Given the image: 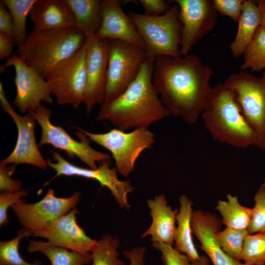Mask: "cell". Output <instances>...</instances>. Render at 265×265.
Here are the masks:
<instances>
[{"instance_id": "6da1fadb", "label": "cell", "mask_w": 265, "mask_h": 265, "mask_svg": "<svg viewBox=\"0 0 265 265\" xmlns=\"http://www.w3.org/2000/svg\"><path fill=\"white\" fill-rule=\"evenodd\" d=\"M213 73L194 53L158 56L154 60L152 80L170 115L193 124L201 117Z\"/></svg>"}, {"instance_id": "7a4b0ae2", "label": "cell", "mask_w": 265, "mask_h": 265, "mask_svg": "<svg viewBox=\"0 0 265 265\" xmlns=\"http://www.w3.org/2000/svg\"><path fill=\"white\" fill-rule=\"evenodd\" d=\"M155 58L148 55L136 78L119 96L101 104L98 121H107L126 131L152 124L170 116L153 82Z\"/></svg>"}, {"instance_id": "3957f363", "label": "cell", "mask_w": 265, "mask_h": 265, "mask_svg": "<svg viewBox=\"0 0 265 265\" xmlns=\"http://www.w3.org/2000/svg\"><path fill=\"white\" fill-rule=\"evenodd\" d=\"M201 117L215 141L238 148L257 146L256 135L242 114L235 93L223 83L212 87Z\"/></svg>"}, {"instance_id": "277c9868", "label": "cell", "mask_w": 265, "mask_h": 265, "mask_svg": "<svg viewBox=\"0 0 265 265\" xmlns=\"http://www.w3.org/2000/svg\"><path fill=\"white\" fill-rule=\"evenodd\" d=\"M84 35L76 27L46 31L32 30L17 46V56L45 79L59 64L78 52Z\"/></svg>"}, {"instance_id": "5b68a950", "label": "cell", "mask_w": 265, "mask_h": 265, "mask_svg": "<svg viewBox=\"0 0 265 265\" xmlns=\"http://www.w3.org/2000/svg\"><path fill=\"white\" fill-rule=\"evenodd\" d=\"M128 14L144 43L148 56L155 58L158 56H181L182 25L176 3L161 16H150L132 11Z\"/></svg>"}, {"instance_id": "8992f818", "label": "cell", "mask_w": 265, "mask_h": 265, "mask_svg": "<svg viewBox=\"0 0 265 265\" xmlns=\"http://www.w3.org/2000/svg\"><path fill=\"white\" fill-rule=\"evenodd\" d=\"M90 140L107 149L111 154L118 172L125 177L133 171L136 160L145 150L152 147L155 136L148 127L126 132L113 128L105 133H92L81 128Z\"/></svg>"}, {"instance_id": "52a82bcc", "label": "cell", "mask_w": 265, "mask_h": 265, "mask_svg": "<svg viewBox=\"0 0 265 265\" xmlns=\"http://www.w3.org/2000/svg\"><path fill=\"white\" fill-rule=\"evenodd\" d=\"M236 94L241 112L255 133L257 146L265 151V70L261 77L240 71L223 83Z\"/></svg>"}, {"instance_id": "ba28073f", "label": "cell", "mask_w": 265, "mask_h": 265, "mask_svg": "<svg viewBox=\"0 0 265 265\" xmlns=\"http://www.w3.org/2000/svg\"><path fill=\"white\" fill-rule=\"evenodd\" d=\"M31 113L42 131L38 144L39 148L44 145H50L55 149L64 151L71 158L77 157L91 169L98 168L97 163L111 161L110 155L93 149L90 145L91 141L81 131L78 130L75 133L80 139L78 141L61 127L52 124L50 120L52 111L44 105L41 104Z\"/></svg>"}, {"instance_id": "9c48e42d", "label": "cell", "mask_w": 265, "mask_h": 265, "mask_svg": "<svg viewBox=\"0 0 265 265\" xmlns=\"http://www.w3.org/2000/svg\"><path fill=\"white\" fill-rule=\"evenodd\" d=\"M147 57L144 48L122 41L110 39L103 103L115 99L128 87L137 77Z\"/></svg>"}, {"instance_id": "30bf717a", "label": "cell", "mask_w": 265, "mask_h": 265, "mask_svg": "<svg viewBox=\"0 0 265 265\" xmlns=\"http://www.w3.org/2000/svg\"><path fill=\"white\" fill-rule=\"evenodd\" d=\"M86 44L57 66L46 77L52 95L61 105L77 109L83 103L86 87Z\"/></svg>"}, {"instance_id": "8fae6325", "label": "cell", "mask_w": 265, "mask_h": 265, "mask_svg": "<svg viewBox=\"0 0 265 265\" xmlns=\"http://www.w3.org/2000/svg\"><path fill=\"white\" fill-rule=\"evenodd\" d=\"M80 196L75 192L68 197L56 196L54 191L49 189L44 197L34 203L24 200L11 208L19 223L31 232L42 229L76 207Z\"/></svg>"}, {"instance_id": "7c38bea8", "label": "cell", "mask_w": 265, "mask_h": 265, "mask_svg": "<svg viewBox=\"0 0 265 265\" xmlns=\"http://www.w3.org/2000/svg\"><path fill=\"white\" fill-rule=\"evenodd\" d=\"M52 157L55 162L49 159L47 160L48 166L56 172L51 181L60 176H79L96 180L101 187L105 186L110 190L120 208L130 209L128 195L133 191L134 187L130 181H121L118 179L116 168L110 167L111 161L102 162L97 168L91 169L72 164L57 151L53 152Z\"/></svg>"}, {"instance_id": "4fadbf2b", "label": "cell", "mask_w": 265, "mask_h": 265, "mask_svg": "<svg viewBox=\"0 0 265 265\" xmlns=\"http://www.w3.org/2000/svg\"><path fill=\"white\" fill-rule=\"evenodd\" d=\"M0 101L2 110L15 123L18 136L15 147L11 153L0 160V163L28 164L45 170L48 164L39 150L35 137L36 121L31 112L22 116L17 113L9 103L0 82Z\"/></svg>"}, {"instance_id": "5bb4252c", "label": "cell", "mask_w": 265, "mask_h": 265, "mask_svg": "<svg viewBox=\"0 0 265 265\" xmlns=\"http://www.w3.org/2000/svg\"><path fill=\"white\" fill-rule=\"evenodd\" d=\"M9 67H13L15 72L16 95L13 104L21 112L34 111L41 106L42 102L48 104L53 103L52 94L46 79L16 54L6 60L0 70H5Z\"/></svg>"}, {"instance_id": "9a60e30c", "label": "cell", "mask_w": 265, "mask_h": 265, "mask_svg": "<svg viewBox=\"0 0 265 265\" xmlns=\"http://www.w3.org/2000/svg\"><path fill=\"white\" fill-rule=\"evenodd\" d=\"M182 25L181 55L192 48L213 28L218 13L212 0H176Z\"/></svg>"}, {"instance_id": "2e32d148", "label": "cell", "mask_w": 265, "mask_h": 265, "mask_svg": "<svg viewBox=\"0 0 265 265\" xmlns=\"http://www.w3.org/2000/svg\"><path fill=\"white\" fill-rule=\"evenodd\" d=\"M86 87L83 104L89 114L104 102L110 50V39L95 35L85 37Z\"/></svg>"}, {"instance_id": "e0dca14e", "label": "cell", "mask_w": 265, "mask_h": 265, "mask_svg": "<svg viewBox=\"0 0 265 265\" xmlns=\"http://www.w3.org/2000/svg\"><path fill=\"white\" fill-rule=\"evenodd\" d=\"M78 213L75 207L46 227L32 232L31 236L46 238L52 245L89 254L96 247L98 240L88 237L79 225L77 222Z\"/></svg>"}, {"instance_id": "ac0fdd59", "label": "cell", "mask_w": 265, "mask_h": 265, "mask_svg": "<svg viewBox=\"0 0 265 265\" xmlns=\"http://www.w3.org/2000/svg\"><path fill=\"white\" fill-rule=\"evenodd\" d=\"M101 18L96 36L122 41L145 49L141 36L128 14L123 10L120 0H102Z\"/></svg>"}, {"instance_id": "d6986e66", "label": "cell", "mask_w": 265, "mask_h": 265, "mask_svg": "<svg viewBox=\"0 0 265 265\" xmlns=\"http://www.w3.org/2000/svg\"><path fill=\"white\" fill-rule=\"evenodd\" d=\"M222 221L214 214L201 210L193 211L191 225L193 233L200 243L199 246L213 265H245L226 254L219 245L216 234Z\"/></svg>"}, {"instance_id": "ffe728a7", "label": "cell", "mask_w": 265, "mask_h": 265, "mask_svg": "<svg viewBox=\"0 0 265 265\" xmlns=\"http://www.w3.org/2000/svg\"><path fill=\"white\" fill-rule=\"evenodd\" d=\"M30 18L33 30L46 31L75 27V19L65 0H37Z\"/></svg>"}, {"instance_id": "44dd1931", "label": "cell", "mask_w": 265, "mask_h": 265, "mask_svg": "<svg viewBox=\"0 0 265 265\" xmlns=\"http://www.w3.org/2000/svg\"><path fill=\"white\" fill-rule=\"evenodd\" d=\"M147 205L150 210L152 222L141 237L150 236L153 243L163 242L173 245L178 210H173L168 205L163 194L155 196L154 199H148Z\"/></svg>"}, {"instance_id": "7402d4cb", "label": "cell", "mask_w": 265, "mask_h": 265, "mask_svg": "<svg viewBox=\"0 0 265 265\" xmlns=\"http://www.w3.org/2000/svg\"><path fill=\"white\" fill-rule=\"evenodd\" d=\"M235 38L230 46L232 55L242 56L261 26V15L257 4L251 0H244L242 11L238 22Z\"/></svg>"}, {"instance_id": "603a6c76", "label": "cell", "mask_w": 265, "mask_h": 265, "mask_svg": "<svg viewBox=\"0 0 265 265\" xmlns=\"http://www.w3.org/2000/svg\"><path fill=\"white\" fill-rule=\"evenodd\" d=\"M180 208L176 216L174 243V248L187 255L190 261L195 260L200 255L194 243L192 238L191 217L193 212L192 202L185 195L179 198Z\"/></svg>"}, {"instance_id": "cb8c5ba5", "label": "cell", "mask_w": 265, "mask_h": 265, "mask_svg": "<svg viewBox=\"0 0 265 265\" xmlns=\"http://www.w3.org/2000/svg\"><path fill=\"white\" fill-rule=\"evenodd\" d=\"M73 13L75 27L85 37L95 35L101 23V0H65Z\"/></svg>"}, {"instance_id": "d4e9b609", "label": "cell", "mask_w": 265, "mask_h": 265, "mask_svg": "<svg viewBox=\"0 0 265 265\" xmlns=\"http://www.w3.org/2000/svg\"><path fill=\"white\" fill-rule=\"evenodd\" d=\"M27 250L39 252L46 256L51 265H85L92 262L91 253L82 254L52 245L47 241L30 240Z\"/></svg>"}, {"instance_id": "484cf974", "label": "cell", "mask_w": 265, "mask_h": 265, "mask_svg": "<svg viewBox=\"0 0 265 265\" xmlns=\"http://www.w3.org/2000/svg\"><path fill=\"white\" fill-rule=\"evenodd\" d=\"M226 198L227 200H218L215 207L221 216L222 223L226 227L247 230L252 208L241 205L237 196L228 194Z\"/></svg>"}, {"instance_id": "4316f807", "label": "cell", "mask_w": 265, "mask_h": 265, "mask_svg": "<svg viewBox=\"0 0 265 265\" xmlns=\"http://www.w3.org/2000/svg\"><path fill=\"white\" fill-rule=\"evenodd\" d=\"M37 0H2L10 12L13 21V36L17 46L27 38L26 20Z\"/></svg>"}, {"instance_id": "83f0119b", "label": "cell", "mask_w": 265, "mask_h": 265, "mask_svg": "<svg viewBox=\"0 0 265 265\" xmlns=\"http://www.w3.org/2000/svg\"><path fill=\"white\" fill-rule=\"evenodd\" d=\"M241 71L252 72L265 70V27L260 26L242 55Z\"/></svg>"}, {"instance_id": "f1b7e54d", "label": "cell", "mask_w": 265, "mask_h": 265, "mask_svg": "<svg viewBox=\"0 0 265 265\" xmlns=\"http://www.w3.org/2000/svg\"><path fill=\"white\" fill-rule=\"evenodd\" d=\"M119 246L120 241L117 237L103 235L90 253L93 265H126L119 259Z\"/></svg>"}, {"instance_id": "f546056e", "label": "cell", "mask_w": 265, "mask_h": 265, "mask_svg": "<svg viewBox=\"0 0 265 265\" xmlns=\"http://www.w3.org/2000/svg\"><path fill=\"white\" fill-rule=\"evenodd\" d=\"M31 236V232L23 228L13 238L0 242V265H43L39 261L33 263L26 261L20 255L19 245L21 240Z\"/></svg>"}, {"instance_id": "4dcf8cb0", "label": "cell", "mask_w": 265, "mask_h": 265, "mask_svg": "<svg viewBox=\"0 0 265 265\" xmlns=\"http://www.w3.org/2000/svg\"><path fill=\"white\" fill-rule=\"evenodd\" d=\"M249 234L247 230L226 227L216 234L217 241L223 251L230 257L241 261L245 239Z\"/></svg>"}, {"instance_id": "1f68e13d", "label": "cell", "mask_w": 265, "mask_h": 265, "mask_svg": "<svg viewBox=\"0 0 265 265\" xmlns=\"http://www.w3.org/2000/svg\"><path fill=\"white\" fill-rule=\"evenodd\" d=\"M241 261L245 265L265 264V232L247 236L243 244Z\"/></svg>"}, {"instance_id": "d6a6232c", "label": "cell", "mask_w": 265, "mask_h": 265, "mask_svg": "<svg viewBox=\"0 0 265 265\" xmlns=\"http://www.w3.org/2000/svg\"><path fill=\"white\" fill-rule=\"evenodd\" d=\"M254 202L247 229L250 235L265 232V188L263 186L255 193Z\"/></svg>"}, {"instance_id": "836d02e7", "label": "cell", "mask_w": 265, "mask_h": 265, "mask_svg": "<svg viewBox=\"0 0 265 265\" xmlns=\"http://www.w3.org/2000/svg\"><path fill=\"white\" fill-rule=\"evenodd\" d=\"M152 246L161 253V258L164 265H190L188 257L177 251L172 244L163 242H153Z\"/></svg>"}, {"instance_id": "e575fe53", "label": "cell", "mask_w": 265, "mask_h": 265, "mask_svg": "<svg viewBox=\"0 0 265 265\" xmlns=\"http://www.w3.org/2000/svg\"><path fill=\"white\" fill-rule=\"evenodd\" d=\"M28 191L22 189L14 192H3L0 194V226L6 225L8 223L7 211L10 207L23 201V197L28 194Z\"/></svg>"}, {"instance_id": "d590c367", "label": "cell", "mask_w": 265, "mask_h": 265, "mask_svg": "<svg viewBox=\"0 0 265 265\" xmlns=\"http://www.w3.org/2000/svg\"><path fill=\"white\" fill-rule=\"evenodd\" d=\"M244 0H212L218 13L238 22L240 16Z\"/></svg>"}, {"instance_id": "8d00e7d4", "label": "cell", "mask_w": 265, "mask_h": 265, "mask_svg": "<svg viewBox=\"0 0 265 265\" xmlns=\"http://www.w3.org/2000/svg\"><path fill=\"white\" fill-rule=\"evenodd\" d=\"M15 166L0 163V190L1 192H14L22 189L21 181L14 180L11 176L14 172Z\"/></svg>"}, {"instance_id": "74e56055", "label": "cell", "mask_w": 265, "mask_h": 265, "mask_svg": "<svg viewBox=\"0 0 265 265\" xmlns=\"http://www.w3.org/2000/svg\"><path fill=\"white\" fill-rule=\"evenodd\" d=\"M136 2L142 7L144 14L150 16L163 15L170 6L166 1L163 0H139Z\"/></svg>"}, {"instance_id": "f35d334b", "label": "cell", "mask_w": 265, "mask_h": 265, "mask_svg": "<svg viewBox=\"0 0 265 265\" xmlns=\"http://www.w3.org/2000/svg\"><path fill=\"white\" fill-rule=\"evenodd\" d=\"M0 32L12 36L13 32L11 15L2 0L0 1Z\"/></svg>"}, {"instance_id": "ab89813d", "label": "cell", "mask_w": 265, "mask_h": 265, "mask_svg": "<svg viewBox=\"0 0 265 265\" xmlns=\"http://www.w3.org/2000/svg\"><path fill=\"white\" fill-rule=\"evenodd\" d=\"M145 252L144 246H137L130 250H126L123 254L130 261L129 265H145Z\"/></svg>"}, {"instance_id": "60d3db41", "label": "cell", "mask_w": 265, "mask_h": 265, "mask_svg": "<svg viewBox=\"0 0 265 265\" xmlns=\"http://www.w3.org/2000/svg\"><path fill=\"white\" fill-rule=\"evenodd\" d=\"M15 44L13 36L0 32V59H9L11 56L13 48Z\"/></svg>"}, {"instance_id": "b9f144b4", "label": "cell", "mask_w": 265, "mask_h": 265, "mask_svg": "<svg viewBox=\"0 0 265 265\" xmlns=\"http://www.w3.org/2000/svg\"><path fill=\"white\" fill-rule=\"evenodd\" d=\"M258 6L261 15V26L265 27V0L258 1Z\"/></svg>"}, {"instance_id": "7bdbcfd3", "label": "cell", "mask_w": 265, "mask_h": 265, "mask_svg": "<svg viewBox=\"0 0 265 265\" xmlns=\"http://www.w3.org/2000/svg\"><path fill=\"white\" fill-rule=\"evenodd\" d=\"M190 265H210V260L205 256H200L198 259L190 261Z\"/></svg>"}, {"instance_id": "ee69618b", "label": "cell", "mask_w": 265, "mask_h": 265, "mask_svg": "<svg viewBox=\"0 0 265 265\" xmlns=\"http://www.w3.org/2000/svg\"><path fill=\"white\" fill-rule=\"evenodd\" d=\"M262 186H265V180H264V183L262 184Z\"/></svg>"}, {"instance_id": "f6af8a7d", "label": "cell", "mask_w": 265, "mask_h": 265, "mask_svg": "<svg viewBox=\"0 0 265 265\" xmlns=\"http://www.w3.org/2000/svg\"><path fill=\"white\" fill-rule=\"evenodd\" d=\"M263 186V187H264L265 188V186Z\"/></svg>"}]
</instances>
